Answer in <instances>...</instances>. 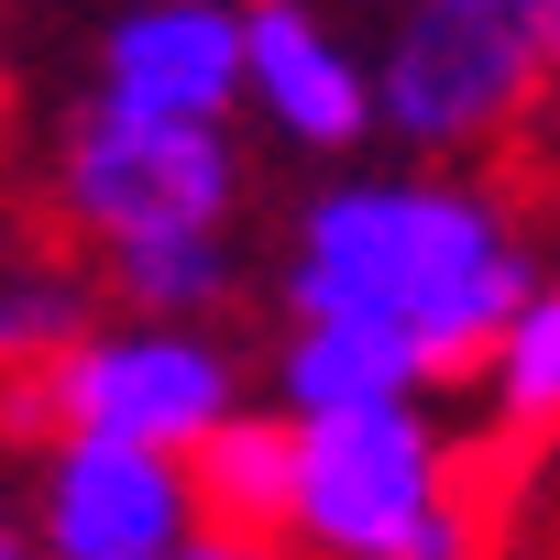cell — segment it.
<instances>
[{
  "label": "cell",
  "instance_id": "7c38bea8",
  "mask_svg": "<svg viewBox=\"0 0 560 560\" xmlns=\"http://www.w3.org/2000/svg\"><path fill=\"white\" fill-rule=\"evenodd\" d=\"M187 494L198 516H231V527H275V505H287V407H220L187 451Z\"/></svg>",
  "mask_w": 560,
  "mask_h": 560
},
{
  "label": "cell",
  "instance_id": "52a82bcc",
  "mask_svg": "<svg viewBox=\"0 0 560 560\" xmlns=\"http://www.w3.org/2000/svg\"><path fill=\"white\" fill-rule=\"evenodd\" d=\"M100 100L154 121H231L242 100V12L231 0H132L100 34Z\"/></svg>",
  "mask_w": 560,
  "mask_h": 560
},
{
  "label": "cell",
  "instance_id": "6da1fadb",
  "mask_svg": "<svg viewBox=\"0 0 560 560\" xmlns=\"http://www.w3.org/2000/svg\"><path fill=\"white\" fill-rule=\"evenodd\" d=\"M538 275L505 187L472 176H341L298 209L287 319H385L429 352V374H472L494 319Z\"/></svg>",
  "mask_w": 560,
  "mask_h": 560
},
{
  "label": "cell",
  "instance_id": "2e32d148",
  "mask_svg": "<svg viewBox=\"0 0 560 560\" xmlns=\"http://www.w3.org/2000/svg\"><path fill=\"white\" fill-rule=\"evenodd\" d=\"M0 560H34V538H23V527H12V516H0Z\"/></svg>",
  "mask_w": 560,
  "mask_h": 560
},
{
  "label": "cell",
  "instance_id": "9c48e42d",
  "mask_svg": "<svg viewBox=\"0 0 560 560\" xmlns=\"http://www.w3.org/2000/svg\"><path fill=\"white\" fill-rule=\"evenodd\" d=\"M429 352L385 319H298L275 352V407L319 418V407H385V396H429Z\"/></svg>",
  "mask_w": 560,
  "mask_h": 560
},
{
  "label": "cell",
  "instance_id": "8992f818",
  "mask_svg": "<svg viewBox=\"0 0 560 560\" xmlns=\"http://www.w3.org/2000/svg\"><path fill=\"white\" fill-rule=\"evenodd\" d=\"M198 527L187 462L110 429H56L34 483V560H165Z\"/></svg>",
  "mask_w": 560,
  "mask_h": 560
},
{
  "label": "cell",
  "instance_id": "277c9868",
  "mask_svg": "<svg viewBox=\"0 0 560 560\" xmlns=\"http://www.w3.org/2000/svg\"><path fill=\"white\" fill-rule=\"evenodd\" d=\"M242 396V363L209 341V319H132V330H78L56 363L0 374V429H110L187 451L220 407Z\"/></svg>",
  "mask_w": 560,
  "mask_h": 560
},
{
  "label": "cell",
  "instance_id": "9a60e30c",
  "mask_svg": "<svg viewBox=\"0 0 560 560\" xmlns=\"http://www.w3.org/2000/svg\"><path fill=\"white\" fill-rule=\"evenodd\" d=\"M538 100H560V0H538Z\"/></svg>",
  "mask_w": 560,
  "mask_h": 560
},
{
  "label": "cell",
  "instance_id": "5bb4252c",
  "mask_svg": "<svg viewBox=\"0 0 560 560\" xmlns=\"http://www.w3.org/2000/svg\"><path fill=\"white\" fill-rule=\"evenodd\" d=\"M165 560H298L287 538H275V527H231V516H198Z\"/></svg>",
  "mask_w": 560,
  "mask_h": 560
},
{
  "label": "cell",
  "instance_id": "4fadbf2b",
  "mask_svg": "<svg viewBox=\"0 0 560 560\" xmlns=\"http://www.w3.org/2000/svg\"><path fill=\"white\" fill-rule=\"evenodd\" d=\"M89 308H100V287L78 264H12V275H0V374L56 363L89 330Z\"/></svg>",
  "mask_w": 560,
  "mask_h": 560
},
{
  "label": "cell",
  "instance_id": "5b68a950",
  "mask_svg": "<svg viewBox=\"0 0 560 560\" xmlns=\"http://www.w3.org/2000/svg\"><path fill=\"white\" fill-rule=\"evenodd\" d=\"M56 209L78 242H132V231H187L242 209V154L231 121H154L89 100L78 132L56 143Z\"/></svg>",
  "mask_w": 560,
  "mask_h": 560
},
{
  "label": "cell",
  "instance_id": "ac0fdd59",
  "mask_svg": "<svg viewBox=\"0 0 560 560\" xmlns=\"http://www.w3.org/2000/svg\"><path fill=\"white\" fill-rule=\"evenodd\" d=\"M0 78H12V67H0Z\"/></svg>",
  "mask_w": 560,
  "mask_h": 560
},
{
  "label": "cell",
  "instance_id": "e0dca14e",
  "mask_svg": "<svg viewBox=\"0 0 560 560\" xmlns=\"http://www.w3.org/2000/svg\"><path fill=\"white\" fill-rule=\"evenodd\" d=\"M538 560H560V527H549V549H538Z\"/></svg>",
  "mask_w": 560,
  "mask_h": 560
},
{
  "label": "cell",
  "instance_id": "8fae6325",
  "mask_svg": "<svg viewBox=\"0 0 560 560\" xmlns=\"http://www.w3.org/2000/svg\"><path fill=\"white\" fill-rule=\"evenodd\" d=\"M472 374H483V407H494L505 440H549L560 429V275H527L516 287V308L494 319Z\"/></svg>",
  "mask_w": 560,
  "mask_h": 560
},
{
  "label": "cell",
  "instance_id": "30bf717a",
  "mask_svg": "<svg viewBox=\"0 0 560 560\" xmlns=\"http://www.w3.org/2000/svg\"><path fill=\"white\" fill-rule=\"evenodd\" d=\"M100 287L132 319H220L231 287H242V242H231V220L132 231V242H100Z\"/></svg>",
  "mask_w": 560,
  "mask_h": 560
},
{
  "label": "cell",
  "instance_id": "ba28073f",
  "mask_svg": "<svg viewBox=\"0 0 560 560\" xmlns=\"http://www.w3.org/2000/svg\"><path fill=\"white\" fill-rule=\"evenodd\" d=\"M242 100L308 154H352L374 132V67L298 0H242Z\"/></svg>",
  "mask_w": 560,
  "mask_h": 560
},
{
  "label": "cell",
  "instance_id": "7a4b0ae2",
  "mask_svg": "<svg viewBox=\"0 0 560 560\" xmlns=\"http://www.w3.org/2000/svg\"><path fill=\"white\" fill-rule=\"evenodd\" d=\"M275 538L298 560H494L505 494L472 483L462 440L418 407H319L287 418V505Z\"/></svg>",
  "mask_w": 560,
  "mask_h": 560
},
{
  "label": "cell",
  "instance_id": "3957f363",
  "mask_svg": "<svg viewBox=\"0 0 560 560\" xmlns=\"http://www.w3.org/2000/svg\"><path fill=\"white\" fill-rule=\"evenodd\" d=\"M538 110V0H407L374 56V121L407 154H494Z\"/></svg>",
  "mask_w": 560,
  "mask_h": 560
}]
</instances>
